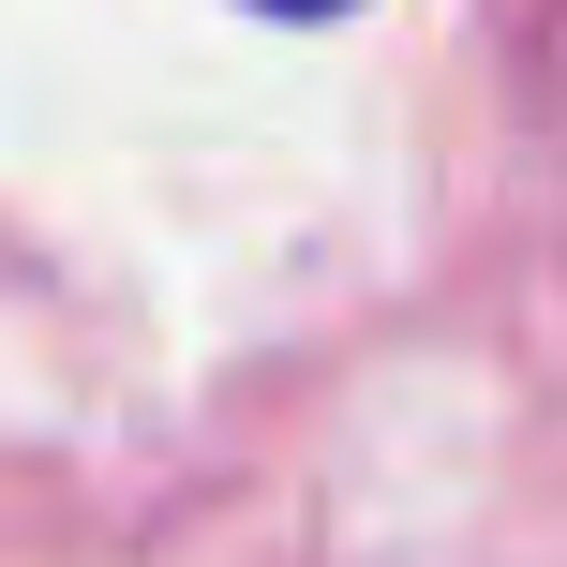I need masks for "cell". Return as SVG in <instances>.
<instances>
[{
    "label": "cell",
    "mask_w": 567,
    "mask_h": 567,
    "mask_svg": "<svg viewBox=\"0 0 567 567\" xmlns=\"http://www.w3.org/2000/svg\"><path fill=\"white\" fill-rule=\"evenodd\" d=\"M269 16H329V0H269Z\"/></svg>",
    "instance_id": "6da1fadb"
}]
</instances>
